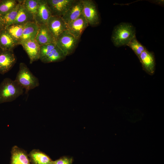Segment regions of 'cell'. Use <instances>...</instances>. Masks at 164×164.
Wrapping results in <instances>:
<instances>
[{
  "mask_svg": "<svg viewBox=\"0 0 164 164\" xmlns=\"http://www.w3.org/2000/svg\"><path fill=\"white\" fill-rule=\"evenodd\" d=\"M127 46L131 48L138 58L142 52L146 49L145 47L138 41L136 37L131 40Z\"/></svg>",
  "mask_w": 164,
  "mask_h": 164,
  "instance_id": "d4e9b609",
  "label": "cell"
},
{
  "mask_svg": "<svg viewBox=\"0 0 164 164\" xmlns=\"http://www.w3.org/2000/svg\"><path fill=\"white\" fill-rule=\"evenodd\" d=\"M66 57L63 52L56 46L41 62L44 63L58 62L64 59Z\"/></svg>",
  "mask_w": 164,
  "mask_h": 164,
  "instance_id": "44dd1931",
  "label": "cell"
},
{
  "mask_svg": "<svg viewBox=\"0 0 164 164\" xmlns=\"http://www.w3.org/2000/svg\"><path fill=\"white\" fill-rule=\"evenodd\" d=\"M18 3V0H1L0 2V15L4 16L13 9Z\"/></svg>",
  "mask_w": 164,
  "mask_h": 164,
  "instance_id": "603a6c76",
  "label": "cell"
},
{
  "mask_svg": "<svg viewBox=\"0 0 164 164\" xmlns=\"http://www.w3.org/2000/svg\"><path fill=\"white\" fill-rule=\"evenodd\" d=\"M83 4V14L89 25L95 26L100 23L99 13L94 2L91 0H82Z\"/></svg>",
  "mask_w": 164,
  "mask_h": 164,
  "instance_id": "5b68a950",
  "label": "cell"
},
{
  "mask_svg": "<svg viewBox=\"0 0 164 164\" xmlns=\"http://www.w3.org/2000/svg\"><path fill=\"white\" fill-rule=\"evenodd\" d=\"M4 29H5V27L3 22L1 15H0V31Z\"/></svg>",
  "mask_w": 164,
  "mask_h": 164,
  "instance_id": "83f0119b",
  "label": "cell"
},
{
  "mask_svg": "<svg viewBox=\"0 0 164 164\" xmlns=\"http://www.w3.org/2000/svg\"><path fill=\"white\" fill-rule=\"evenodd\" d=\"M82 0H75L72 5L62 17L67 24L77 19L83 14Z\"/></svg>",
  "mask_w": 164,
  "mask_h": 164,
  "instance_id": "4fadbf2b",
  "label": "cell"
},
{
  "mask_svg": "<svg viewBox=\"0 0 164 164\" xmlns=\"http://www.w3.org/2000/svg\"><path fill=\"white\" fill-rule=\"evenodd\" d=\"M17 45V43L5 29L0 31V49L13 50Z\"/></svg>",
  "mask_w": 164,
  "mask_h": 164,
  "instance_id": "ac0fdd59",
  "label": "cell"
},
{
  "mask_svg": "<svg viewBox=\"0 0 164 164\" xmlns=\"http://www.w3.org/2000/svg\"><path fill=\"white\" fill-rule=\"evenodd\" d=\"M89 26L82 14L77 19L67 24V30L75 37L80 39L83 32Z\"/></svg>",
  "mask_w": 164,
  "mask_h": 164,
  "instance_id": "ba28073f",
  "label": "cell"
},
{
  "mask_svg": "<svg viewBox=\"0 0 164 164\" xmlns=\"http://www.w3.org/2000/svg\"><path fill=\"white\" fill-rule=\"evenodd\" d=\"M21 1L24 7L32 14L34 18L38 10L39 0H24Z\"/></svg>",
  "mask_w": 164,
  "mask_h": 164,
  "instance_id": "cb8c5ba5",
  "label": "cell"
},
{
  "mask_svg": "<svg viewBox=\"0 0 164 164\" xmlns=\"http://www.w3.org/2000/svg\"><path fill=\"white\" fill-rule=\"evenodd\" d=\"M143 70L148 74L153 75L155 72V62L153 53L146 49L142 52L138 57Z\"/></svg>",
  "mask_w": 164,
  "mask_h": 164,
  "instance_id": "7c38bea8",
  "label": "cell"
},
{
  "mask_svg": "<svg viewBox=\"0 0 164 164\" xmlns=\"http://www.w3.org/2000/svg\"><path fill=\"white\" fill-rule=\"evenodd\" d=\"M19 1L20 7L17 17L13 24L24 25L28 22H34L33 15L24 7L21 0Z\"/></svg>",
  "mask_w": 164,
  "mask_h": 164,
  "instance_id": "d6986e66",
  "label": "cell"
},
{
  "mask_svg": "<svg viewBox=\"0 0 164 164\" xmlns=\"http://www.w3.org/2000/svg\"><path fill=\"white\" fill-rule=\"evenodd\" d=\"M75 0H46L52 16L62 17Z\"/></svg>",
  "mask_w": 164,
  "mask_h": 164,
  "instance_id": "8992f818",
  "label": "cell"
},
{
  "mask_svg": "<svg viewBox=\"0 0 164 164\" xmlns=\"http://www.w3.org/2000/svg\"><path fill=\"white\" fill-rule=\"evenodd\" d=\"M16 61L13 50L0 49V74L3 75L9 71Z\"/></svg>",
  "mask_w": 164,
  "mask_h": 164,
  "instance_id": "52a82bcc",
  "label": "cell"
},
{
  "mask_svg": "<svg viewBox=\"0 0 164 164\" xmlns=\"http://www.w3.org/2000/svg\"><path fill=\"white\" fill-rule=\"evenodd\" d=\"M1 0H0V1H1Z\"/></svg>",
  "mask_w": 164,
  "mask_h": 164,
  "instance_id": "f1b7e54d",
  "label": "cell"
},
{
  "mask_svg": "<svg viewBox=\"0 0 164 164\" xmlns=\"http://www.w3.org/2000/svg\"><path fill=\"white\" fill-rule=\"evenodd\" d=\"M10 164H31L26 152L16 145L11 150Z\"/></svg>",
  "mask_w": 164,
  "mask_h": 164,
  "instance_id": "5bb4252c",
  "label": "cell"
},
{
  "mask_svg": "<svg viewBox=\"0 0 164 164\" xmlns=\"http://www.w3.org/2000/svg\"><path fill=\"white\" fill-rule=\"evenodd\" d=\"M39 27L35 22H28L24 25L22 34L19 45L24 41L35 39Z\"/></svg>",
  "mask_w": 164,
  "mask_h": 164,
  "instance_id": "e0dca14e",
  "label": "cell"
},
{
  "mask_svg": "<svg viewBox=\"0 0 164 164\" xmlns=\"http://www.w3.org/2000/svg\"><path fill=\"white\" fill-rule=\"evenodd\" d=\"M47 27L55 39L63 32L67 30V24L62 17L51 16L46 24Z\"/></svg>",
  "mask_w": 164,
  "mask_h": 164,
  "instance_id": "30bf717a",
  "label": "cell"
},
{
  "mask_svg": "<svg viewBox=\"0 0 164 164\" xmlns=\"http://www.w3.org/2000/svg\"><path fill=\"white\" fill-rule=\"evenodd\" d=\"M135 34V28L131 24L121 23L114 28L111 40L116 47L127 46L131 40L136 37Z\"/></svg>",
  "mask_w": 164,
  "mask_h": 164,
  "instance_id": "6da1fadb",
  "label": "cell"
},
{
  "mask_svg": "<svg viewBox=\"0 0 164 164\" xmlns=\"http://www.w3.org/2000/svg\"><path fill=\"white\" fill-rule=\"evenodd\" d=\"M79 39L75 37L66 30L56 38L55 43L67 56L74 52Z\"/></svg>",
  "mask_w": 164,
  "mask_h": 164,
  "instance_id": "277c9868",
  "label": "cell"
},
{
  "mask_svg": "<svg viewBox=\"0 0 164 164\" xmlns=\"http://www.w3.org/2000/svg\"><path fill=\"white\" fill-rule=\"evenodd\" d=\"M56 46L55 43H48L40 46L39 60L42 61L44 59Z\"/></svg>",
  "mask_w": 164,
  "mask_h": 164,
  "instance_id": "484cf974",
  "label": "cell"
},
{
  "mask_svg": "<svg viewBox=\"0 0 164 164\" xmlns=\"http://www.w3.org/2000/svg\"><path fill=\"white\" fill-rule=\"evenodd\" d=\"M73 159L72 157L63 156L59 159L53 161L52 164H72Z\"/></svg>",
  "mask_w": 164,
  "mask_h": 164,
  "instance_id": "4316f807",
  "label": "cell"
},
{
  "mask_svg": "<svg viewBox=\"0 0 164 164\" xmlns=\"http://www.w3.org/2000/svg\"><path fill=\"white\" fill-rule=\"evenodd\" d=\"M19 45L22 46L26 53L30 64L39 60L40 46L35 39L24 41Z\"/></svg>",
  "mask_w": 164,
  "mask_h": 164,
  "instance_id": "8fae6325",
  "label": "cell"
},
{
  "mask_svg": "<svg viewBox=\"0 0 164 164\" xmlns=\"http://www.w3.org/2000/svg\"><path fill=\"white\" fill-rule=\"evenodd\" d=\"M39 29L35 40L40 46L55 43L56 39L48 29L46 25L39 26Z\"/></svg>",
  "mask_w": 164,
  "mask_h": 164,
  "instance_id": "9a60e30c",
  "label": "cell"
},
{
  "mask_svg": "<svg viewBox=\"0 0 164 164\" xmlns=\"http://www.w3.org/2000/svg\"><path fill=\"white\" fill-rule=\"evenodd\" d=\"M23 89L15 80L4 79L0 84V104L14 101L23 94Z\"/></svg>",
  "mask_w": 164,
  "mask_h": 164,
  "instance_id": "7a4b0ae2",
  "label": "cell"
},
{
  "mask_svg": "<svg viewBox=\"0 0 164 164\" xmlns=\"http://www.w3.org/2000/svg\"><path fill=\"white\" fill-rule=\"evenodd\" d=\"M31 164H52L53 161L48 155L38 149H34L28 155Z\"/></svg>",
  "mask_w": 164,
  "mask_h": 164,
  "instance_id": "2e32d148",
  "label": "cell"
},
{
  "mask_svg": "<svg viewBox=\"0 0 164 164\" xmlns=\"http://www.w3.org/2000/svg\"><path fill=\"white\" fill-rule=\"evenodd\" d=\"M51 16L46 0H39L38 10L34 17V22L39 26L46 25Z\"/></svg>",
  "mask_w": 164,
  "mask_h": 164,
  "instance_id": "9c48e42d",
  "label": "cell"
},
{
  "mask_svg": "<svg viewBox=\"0 0 164 164\" xmlns=\"http://www.w3.org/2000/svg\"><path fill=\"white\" fill-rule=\"evenodd\" d=\"M23 28L24 25L12 24L5 29L18 45L22 37Z\"/></svg>",
  "mask_w": 164,
  "mask_h": 164,
  "instance_id": "ffe728a7",
  "label": "cell"
},
{
  "mask_svg": "<svg viewBox=\"0 0 164 164\" xmlns=\"http://www.w3.org/2000/svg\"><path fill=\"white\" fill-rule=\"evenodd\" d=\"M18 1V3L13 9L5 15L1 16L5 29L13 24L17 17L20 5L19 0Z\"/></svg>",
  "mask_w": 164,
  "mask_h": 164,
  "instance_id": "7402d4cb",
  "label": "cell"
},
{
  "mask_svg": "<svg viewBox=\"0 0 164 164\" xmlns=\"http://www.w3.org/2000/svg\"><path fill=\"white\" fill-rule=\"evenodd\" d=\"M21 87L25 89L26 93L38 87V79L31 72L26 65L20 63L19 70L14 80Z\"/></svg>",
  "mask_w": 164,
  "mask_h": 164,
  "instance_id": "3957f363",
  "label": "cell"
}]
</instances>
